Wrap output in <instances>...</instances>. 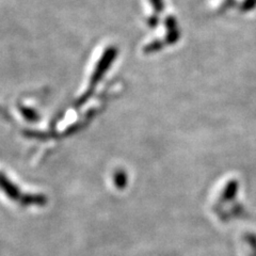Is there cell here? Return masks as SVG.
Wrapping results in <instances>:
<instances>
[{"label":"cell","mask_w":256,"mask_h":256,"mask_svg":"<svg viewBox=\"0 0 256 256\" xmlns=\"http://www.w3.org/2000/svg\"><path fill=\"white\" fill-rule=\"evenodd\" d=\"M237 192H238V182L230 180L226 185V189H224L223 194H221V200L224 202L230 201V200H233L235 198Z\"/></svg>","instance_id":"6da1fadb"},{"label":"cell","mask_w":256,"mask_h":256,"mask_svg":"<svg viewBox=\"0 0 256 256\" xmlns=\"http://www.w3.org/2000/svg\"><path fill=\"white\" fill-rule=\"evenodd\" d=\"M246 242L251 246V255L250 256H256V236L254 234H248L244 236Z\"/></svg>","instance_id":"7a4b0ae2"},{"label":"cell","mask_w":256,"mask_h":256,"mask_svg":"<svg viewBox=\"0 0 256 256\" xmlns=\"http://www.w3.org/2000/svg\"><path fill=\"white\" fill-rule=\"evenodd\" d=\"M116 184L118 188H123L125 187V185L127 184V178L126 174L124 172H118L116 175Z\"/></svg>","instance_id":"3957f363"}]
</instances>
